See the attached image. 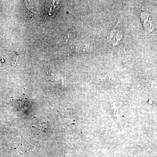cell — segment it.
<instances>
[{"label": "cell", "instance_id": "cell-1", "mask_svg": "<svg viewBox=\"0 0 157 157\" xmlns=\"http://www.w3.org/2000/svg\"><path fill=\"white\" fill-rule=\"evenodd\" d=\"M59 1H47L45 6V19L48 21L52 19L56 15L59 9Z\"/></svg>", "mask_w": 157, "mask_h": 157}, {"label": "cell", "instance_id": "cell-2", "mask_svg": "<svg viewBox=\"0 0 157 157\" xmlns=\"http://www.w3.org/2000/svg\"><path fill=\"white\" fill-rule=\"evenodd\" d=\"M18 61V55L17 53L12 54L11 55V62L14 67H17Z\"/></svg>", "mask_w": 157, "mask_h": 157}]
</instances>
